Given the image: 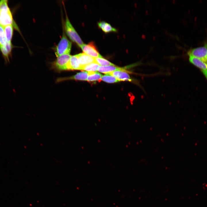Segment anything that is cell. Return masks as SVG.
Here are the masks:
<instances>
[{
  "label": "cell",
  "instance_id": "cell-1",
  "mask_svg": "<svg viewBox=\"0 0 207 207\" xmlns=\"http://www.w3.org/2000/svg\"><path fill=\"white\" fill-rule=\"evenodd\" d=\"M14 25L18 28L14 22L11 12L8 6L7 1H0V25L3 27L9 25Z\"/></svg>",
  "mask_w": 207,
  "mask_h": 207
},
{
  "label": "cell",
  "instance_id": "cell-2",
  "mask_svg": "<svg viewBox=\"0 0 207 207\" xmlns=\"http://www.w3.org/2000/svg\"><path fill=\"white\" fill-rule=\"evenodd\" d=\"M65 29L67 35L70 38L80 47L84 44L71 24L67 16L66 17Z\"/></svg>",
  "mask_w": 207,
  "mask_h": 207
},
{
  "label": "cell",
  "instance_id": "cell-3",
  "mask_svg": "<svg viewBox=\"0 0 207 207\" xmlns=\"http://www.w3.org/2000/svg\"><path fill=\"white\" fill-rule=\"evenodd\" d=\"M71 46V43L65 35L63 34L56 48L55 54L57 57L62 55L70 54Z\"/></svg>",
  "mask_w": 207,
  "mask_h": 207
},
{
  "label": "cell",
  "instance_id": "cell-4",
  "mask_svg": "<svg viewBox=\"0 0 207 207\" xmlns=\"http://www.w3.org/2000/svg\"><path fill=\"white\" fill-rule=\"evenodd\" d=\"M187 53L189 56L197 58L207 63V43L203 46L190 49Z\"/></svg>",
  "mask_w": 207,
  "mask_h": 207
},
{
  "label": "cell",
  "instance_id": "cell-5",
  "mask_svg": "<svg viewBox=\"0 0 207 207\" xmlns=\"http://www.w3.org/2000/svg\"><path fill=\"white\" fill-rule=\"evenodd\" d=\"M80 47L84 53L89 56L94 58L102 57L93 42H90L87 45L84 44Z\"/></svg>",
  "mask_w": 207,
  "mask_h": 207
},
{
  "label": "cell",
  "instance_id": "cell-6",
  "mask_svg": "<svg viewBox=\"0 0 207 207\" xmlns=\"http://www.w3.org/2000/svg\"><path fill=\"white\" fill-rule=\"evenodd\" d=\"M71 56L70 54L62 55L57 57L55 65L59 70H67V66Z\"/></svg>",
  "mask_w": 207,
  "mask_h": 207
},
{
  "label": "cell",
  "instance_id": "cell-7",
  "mask_svg": "<svg viewBox=\"0 0 207 207\" xmlns=\"http://www.w3.org/2000/svg\"><path fill=\"white\" fill-rule=\"evenodd\" d=\"M116 78L119 81H132V79L127 72L124 69L123 70L114 71L108 74Z\"/></svg>",
  "mask_w": 207,
  "mask_h": 207
},
{
  "label": "cell",
  "instance_id": "cell-8",
  "mask_svg": "<svg viewBox=\"0 0 207 207\" xmlns=\"http://www.w3.org/2000/svg\"><path fill=\"white\" fill-rule=\"evenodd\" d=\"M88 75V72L83 71L77 73L76 74L71 76L60 78L57 80V82L70 80H87Z\"/></svg>",
  "mask_w": 207,
  "mask_h": 207
},
{
  "label": "cell",
  "instance_id": "cell-9",
  "mask_svg": "<svg viewBox=\"0 0 207 207\" xmlns=\"http://www.w3.org/2000/svg\"><path fill=\"white\" fill-rule=\"evenodd\" d=\"M82 67L87 64L95 62L94 58L83 53L76 55Z\"/></svg>",
  "mask_w": 207,
  "mask_h": 207
},
{
  "label": "cell",
  "instance_id": "cell-10",
  "mask_svg": "<svg viewBox=\"0 0 207 207\" xmlns=\"http://www.w3.org/2000/svg\"><path fill=\"white\" fill-rule=\"evenodd\" d=\"M81 68L76 55L71 56L67 66V70H81Z\"/></svg>",
  "mask_w": 207,
  "mask_h": 207
},
{
  "label": "cell",
  "instance_id": "cell-11",
  "mask_svg": "<svg viewBox=\"0 0 207 207\" xmlns=\"http://www.w3.org/2000/svg\"><path fill=\"white\" fill-rule=\"evenodd\" d=\"M189 60L192 64L203 70H207V63L197 58L189 56Z\"/></svg>",
  "mask_w": 207,
  "mask_h": 207
},
{
  "label": "cell",
  "instance_id": "cell-12",
  "mask_svg": "<svg viewBox=\"0 0 207 207\" xmlns=\"http://www.w3.org/2000/svg\"><path fill=\"white\" fill-rule=\"evenodd\" d=\"M122 68L113 66H100L98 69L99 72L107 74L114 71L123 70Z\"/></svg>",
  "mask_w": 207,
  "mask_h": 207
},
{
  "label": "cell",
  "instance_id": "cell-13",
  "mask_svg": "<svg viewBox=\"0 0 207 207\" xmlns=\"http://www.w3.org/2000/svg\"><path fill=\"white\" fill-rule=\"evenodd\" d=\"M99 27L105 33L117 31L116 29L113 27L110 24L105 21H101L98 23Z\"/></svg>",
  "mask_w": 207,
  "mask_h": 207
},
{
  "label": "cell",
  "instance_id": "cell-14",
  "mask_svg": "<svg viewBox=\"0 0 207 207\" xmlns=\"http://www.w3.org/2000/svg\"><path fill=\"white\" fill-rule=\"evenodd\" d=\"M7 42L11 43L13 32V25L11 24L3 27Z\"/></svg>",
  "mask_w": 207,
  "mask_h": 207
},
{
  "label": "cell",
  "instance_id": "cell-15",
  "mask_svg": "<svg viewBox=\"0 0 207 207\" xmlns=\"http://www.w3.org/2000/svg\"><path fill=\"white\" fill-rule=\"evenodd\" d=\"M88 75L87 80L89 82H93L101 80L102 75L97 72H88Z\"/></svg>",
  "mask_w": 207,
  "mask_h": 207
},
{
  "label": "cell",
  "instance_id": "cell-16",
  "mask_svg": "<svg viewBox=\"0 0 207 207\" xmlns=\"http://www.w3.org/2000/svg\"><path fill=\"white\" fill-rule=\"evenodd\" d=\"M100 66L95 62H93L82 67L81 70H85L88 72H96L98 71Z\"/></svg>",
  "mask_w": 207,
  "mask_h": 207
},
{
  "label": "cell",
  "instance_id": "cell-17",
  "mask_svg": "<svg viewBox=\"0 0 207 207\" xmlns=\"http://www.w3.org/2000/svg\"><path fill=\"white\" fill-rule=\"evenodd\" d=\"M95 62L101 66H113L115 65L110 62L102 57H98L94 58Z\"/></svg>",
  "mask_w": 207,
  "mask_h": 207
},
{
  "label": "cell",
  "instance_id": "cell-18",
  "mask_svg": "<svg viewBox=\"0 0 207 207\" xmlns=\"http://www.w3.org/2000/svg\"><path fill=\"white\" fill-rule=\"evenodd\" d=\"M101 80L109 83H113L119 82L115 77L108 74L102 75L101 78Z\"/></svg>",
  "mask_w": 207,
  "mask_h": 207
},
{
  "label": "cell",
  "instance_id": "cell-19",
  "mask_svg": "<svg viewBox=\"0 0 207 207\" xmlns=\"http://www.w3.org/2000/svg\"><path fill=\"white\" fill-rule=\"evenodd\" d=\"M7 43L3 27L0 25V47L5 46Z\"/></svg>",
  "mask_w": 207,
  "mask_h": 207
},
{
  "label": "cell",
  "instance_id": "cell-20",
  "mask_svg": "<svg viewBox=\"0 0 207 207\" xmlns=\"http://www.w3.org/2000/svg\"><path fill=\"white\" fill-rule=\"evenodd\" d=\"M202 71L204 74L207 79V70H202Z\"/></svg>",
  "mask_w": 207,
  "mask_h": 207
},
{
  "label": "cell",
  "instance_id": "cell-21",
  "mask_svg": "<svg viewBox=\"0 0 207 207\" xmlns=\"http://www.w3.org/2000/svg\"><path fill=\"white\" fill-rule=\"evenodd\" d=\"M206 42L207 43V42Z\"/></svg>",
  "mask_w": 207,
  "mask_h": 207
}]
</instances>
